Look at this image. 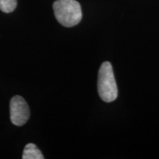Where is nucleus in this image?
Here are the masks:
<instances>
[{
  "mask_svg": "<svg viewBox=\"0 0 159 159\" xmlns=\"http://www.w3.org/2000/svg\"><path fill=\"white\" fill-rule=\"evenodd\" d=\"M53 10L57 21L64 27H74L82 19V10L76 0H57Z\"/></svg>",
  "mask_w": 159,
  "mask_h": 159,
  "instance_id": "obj_1",
  "label": "nucleus"
},
{
  "mask_svg": "<svg viewBox=\"0 0 159 159\" xmlns=\"http://www.w3.org/2000/svg\"><path fill=\"white\" fill-rule=\"evenodd\" d=\"M23 159H43L42 153L37 146L34 144H27L23 152Z\"/></svg>",
  "mask_w": 159,
  "mask_h": 159,
  "instance_id": "obj_4",
  "label": "nucleus"
},
{
  "mask_svg": "<svg viewBox=\"0 0 159 159\" xmlns=\"http://www.w3.org/2000/svg\"><path fill=\"white\" fill-rule=\"evenodd\" d=\"M17 6V0H0V10L4 13L13 12Z\"/></svg>",
  "mask_w": 159,
  "mask_h": 159,
  "instance_id": "obj_5",
  "label": "nucleus"
},
{
  "mask_svg": "<svg viewBox=\"0 0 159 159\" xmlns=\"http://www.w3.org/2000/svg\"><path fill=\"white\" fill-rule=\"evenodd\" d=\"M97 89L100 98L106 102H113L118 96V89L113 67L108 61L103 63L99 68Z\"/></svg>",
  "mask_w": 159,
  "mask_h": 159,
  "instance_id": "obj_2",
  "label": "nucleus"
},
{
  "mask_svg": "<svg viewBox=\"0 0 159 159\" xmlns=\"http://www.w3.org/2000/svg\"><path fill=\"white\" fill-rule=\"evenodd\" d=\"M11 122L16 126H22L30 118V108L25 99L21 96H14L10 103Z\"/></svg>",
  "mask_w": 159,
  "mask_h": 159,
  "instance_id": "obj_3",
  "label": "nucleus"
}]
</instances>
